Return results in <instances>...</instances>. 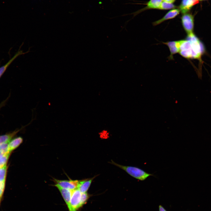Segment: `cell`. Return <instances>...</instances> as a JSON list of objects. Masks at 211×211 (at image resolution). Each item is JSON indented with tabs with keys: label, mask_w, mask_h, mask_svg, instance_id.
Here are the masks:
<instances>
[{
	"label": "cell",
	"mask_w": 211,
	"mask_h": 211,
	"mask_svg": "<svg viewBox=\"0 0 211 211\" xmlns=\"http://www.w3.org/2000/svg\"><path fill=\"white\" fill-rule=\"evenodd\" d=\"M176 6L173 3H168L164 1H162L159 8V9L162 10H166L175 8Z\"/></svg>",
	"instance_id": "9a60e30c"
},
{
	"label": "cell",
	"mask_w": 211,
	"mask_h": 211,
	"mask_svg": "<svg viewBox=\"0 0 211 211\" xmlns=\"http://www.w3.org/2000/svg\"><path fill=\"white\" fill-rule=\"evenodd\" d=\"M180 11L178 9H173L167 12L161 18L153 22L152 23L154 26L160 24L165 21L174 18L179 13Z\"/></svg>",
	"instance_id": "ba28073f"
},
{
	"label": "cell",
	"mask_w": 211,
	"mask_h": 211,
	"mask_svg": "<svg viewBox=\"0 0 211 211\" xmlns=\"http://www.w3.org/2000/svg\"><path fill=\"white\" fill-rule=\"evenodd\" d=\"M0 152L5 154L10 153L9 151L8 143H3L0 144Z\"/></svg>",
	"instance_id": "ac0fdd59"
},
{
	"label": "cell",
	"mask_w": 211,
	"mask_h": 211,
	"mask_svg": "<svg viewBox=\"0 0 211 211\" xmlns=\"http://www.w3.org/2000/svg\"><path fill=\"white\" fill-rule=\"evenodd\" d=\"M199 1H204V0H199Z\"/></svg>",
	"instance_id": "d4e9b609"
},
{
	"label": "cell",
	"mask_w": 211,
	"mask_h": 211,
	"mask_svg": "<svg viewBox=\"0 0 211 211\" xmlns=\"http://www.w3.org/2000/svg\"><path fill=\"white\" fill-rule=\"evenodd\" d=\"M199 2V0H182L179 9L183 14L188 13L193 6Z\"/></svg>",
	"instance_id": "8992f818"
},
{
	"label": "cell",
	"mask_w": 211,
	"mask_h": 211,
	"mask_svg": "<svg viewBox=\"0 0 211 211\" xmlns=\"http://www.w3.org/2000/svg\"><path fill=\"white\" fill-rule=\"evenodd\" d=\"M57 188L59 190L64 200L69 211L70 210V201L73 190L59 187Z\"/></svg>",
	"instance_id": "30bf717a"
},
{
	"label": "cell",
	"mask_w": 211,
	"mask_h": 211,
	"mask_svg": "<svg viewBox=\"0 0 211 211\" xmlns=\"http://www.w3.org/2000/svg\"><path fill=\"white\" fill-rule=\"evenodd\" d=\"M163 1L168 3H173L176 0H163Z\"/></svg>",
	"instance_id": "603a6c76"
},
{
	"label": "cell",
	"mask_w": 211,
	"mask_h": 211,
	"mask_svg": "<svg viewBox=\"0 0 211 211\" xmlns=\"http://www.w3.org/2000/svg\"><path fill=\"white\" fill-rule=\"evenodd\" d=\"M89 198V195L87 192L81 193V207L86 203Z\"/></svg>",
	"instance_id": "d6986e66"
},
{
	"label": "cell",
	"mask_w": 211,
	"mask_h": 211,
	"mask_svg": "<svg viewBox=\"0 0 211 211\" xmlns=\"http://www.w3.org/2000/svg\"><path fill=\"white\" fill-rule=\"evenodd\" d=\"M181 19L183 27L187 35L193 33L194 17L193 15L188 13L183 14Z\"/></svg>",
	"instance_id": "3957f363"
},
{
	"label": "cell",
	"mask_w": 211,
	"mask_h": 211,
	"mask_svg": "<svg viewBox=\"0 0 211 211\" xmlns=\"http://www.w3.org/2000/svg\"><path fill=\"white\" fill-rule=\"evenodd\" d=\"M163 43L167 45L169 49L170 54L169 57V59H173V55L179 52L180 40L168 41Z\"/></svg>",
	"instance_id": "52a82bcc"
},
{
	"label": "cell",
	"mask_w": 211,
	"mask_h": 211,
	"mask_svg": "<svg viewBox=\"0 0 211 211\" xmlns=\"http://www.w3.org/2000/svg\"><path fill=\"white\" fill-rule=\"evenodd\" d=\"M19 131V130H16L10 134L0 136V144L9 143L11 138Z\"/></svg>",
	"instance_id": "5bb4252c"
},
{
	"label": "cell",
	"mask_w": 211,
	"mask_h": 211,
	"mask_svg": "<svg viewBox=\"0 0 211 211\" xmlns=\"http://www.w3.org/2000/svg\"><path fill=\"white\" fill-rule=\"evenodd\" d=\"M5 181L0 182V198L2 197L4 189Z\"/></svg>",
	"instance_id": "ffe728a7"
},
{
	"label": "cell",
	"mask_w": 211,
	"mask_h": 211,
	"mask_svg": "<svg viewBox=\"0 0 211 211\" xmlns=\"http://www.w3.org/2000/svg\"><path fill=\"white\" fill-rule=\"evenodd\" d=\"M204 52L203 45L194 33L187 35L185 39L180 40L179 53L186 58L199 59Z\"/></svg>",
	"instance_id": "6da1fadb"
},
{
	"label": "cell",
	"mask_w": 211,
	"mask_h": 211,
	"mask_svg": "<svg viewBox=\"0 0 211 211\" xmlns=\"http://www.w3.org/2000/svg\"><path fill=\"white\" fill-rule=\"evenodd\" d=\"M79 181L77 180H61L54 179V181L55 183V186L56 187H59L71 190L77 188Z\"/></svg>",
	"instance_id": "277c9868"
},
{
	"label": "cell",
	"mask_w": 211,
	"mask_h": 211,
	"mask_svg": "<svg viewBox=\"0 0 211 211\" xmlns=\"http://www.w3.org/2000/svg\"><path fill=\"white\" fill-rule=\"evenodd\" d=\"M81 193L78 188L72 191L70 201V211H76L81 207L80 205Z\"/></svg>",
	"instance_id": "5b68a950"
},
{
	"label": "cell",
	"mask_w": 211,
	"mask_h": 211,
	"mask_svg": "<svg viewBox=\"0 0 211 211\" xmlns=\"http://www.w3.org/2000/svg\"><path fill=\"white\" fill-rule=\"evenodd\" d=\"M6 170L7 166L6 165L0 169V182L5 181Z\"/></svg>",
	"instance_id": "e0dca14e"
},
{
	"label": "cell",
	"mask_w": 211,
	"mask_h": 211,
	"mask_svg": "<svg viewBox=\"0 0 211 211\" xmlns=\"http://www.w3.org/2000/svg\"><path fill=\"white\" fill-rule=\"evenodd\" d=\"M10 154V153H8L0 157V169L6 165Z\"/></svg>",
	"instance_id": "2e32d148"
},
{
	"label": "cell",
	"mask_w": 211,
	"mask_h": 211,
	"mask_svg": "<svg viewBox=\"0 0 211 211\" xmlns=\"http://www.w3.org/2000/svg\"><path fill=\"white\" fill-rule=\"evenodd\" d=\"M23 138L18 137L12 139L8 144V149L10 152L17 147L23 142Z\"/></svg>",
	"instance_id": "7c38bea8"
},
{
	"label": "cell",
	"mask_w": 211,
	"mask_h": 211,
	"mask_svg": "<svg viewBox=\"0 0 211 211\" xmlns=\"http://www.w3.org/2000/svg\"><path fill=\"white\" fill-rule=\"evenodd\" d=\"M163 0H150L147 4L144 10L151 9H158Z\"/></svg>",
	"instance_id": "4fadbf2b"
},
{
	"label": "cell",
	"mask_w": 211,
	"mask_h": 211,
	"mask_svg": "<svg viewBox=\"0 0 211 211\" xmlns=\"http://www.w3.org/2000/svg\"><path fill=\"white\" fill-rule=\"evenodd\" d=\"M100 135L102 137H106L108 135V133L106 130H103L100 133Z\"/></svg>",
	"instance_id": "44dd1931"
},
{
	"label": "cell",
	"mask_w": 211,
	"mask_h": 211,
	"mask_svg": "<svg viewBox=\"0 0 211 211\" xmlns=\"http://www.w3.org/2000/svg\"></svg>",
	"instance_id": "484cf974"
},
{
	"label": "cell",
	"mask_w": 211,
	"mask_h": 211,
	"mask_svg": "<svg viewBox=\"0 0 211 211\" xmlns=\"http://www.w3.org/2000/svg\"><path fill=\"white\" fill-rule=\"evenodd\" d=\"M23 44H22L21 46ZM21 46L20 47L18 51L16 53L13 57L7 62L4 65L0 67V78L5 72L9 65L16 58L21 55L25 54L26 53H28L30 52L29 48L27 52H23V50H20Z\"/></svg>",
	"instance_id": "9c48e42d"
},
{
	"label": "cell",
	"mask_w": 211,
	"mask_h": 211,
	"mask_svg": "<svg viewBox=\"0 0 211 211\" xmlns=\"http://www.w3.org/2000/svg\"><path fill=\"white\" fill-rule=\"evenodd\" d=\"M110 163L124 170L130 176L139 181H144L149 176H153V174L148 173L137 167L122 165L115 163L112 160Z\"/></svg>",
	"instance_id": "7a4b0ae2"
},
{
	"label": "cell",
	"mask_w": 211,
	"mask_h": 211,
	"mask_svg": "<svg viewBox=\"0 0 211 211\" xmlns=\"http://www.w3.org/2000/svg\"><path fill=\"white\" fill-rule=\"evenodd\" d=\"M94 177L79 181L77 188L81 193L87 192Z\"/></svg>",
	"instance_id": "8fae6325"
},
{
	"label": "cell",
	"mask_w": 211,
	"mask_h": 211,
	"mask_svg": "<svg viewBox=\"0 0 211 211\" xmlns=\"http://www.w3.org/2000/svg\"><path fill=\"white\" fill-rule=\"evenodd\" d=\"M159 211H167L166 209L161 205H159Z\"/></svg>",
	"instance_id": "7402d4cb"
},
{
	"label": "cell",
	"mask_w": 211,
	"mask_h": 211,
	"mask_svg": "<svg viewBox=\"0 0 211 211\" xmlns=\"http://www.w3.org/2000/svg\"><path fill=\"white\" fill-rule=\"evenodd\" d=\"M5 101L4 102H3L2 103H1L0 105V109L4 105V104L5 103Z\"/></svg>",
	"instance_id": "cb8c5ba5"
}]
</instances>
